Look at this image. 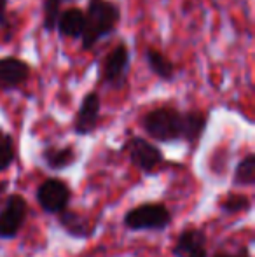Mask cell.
<instances>
[{
    "instance_id": "19",
    "label": "cell",
    "mask_w": 255,
    "mask_h": 257,
    "mask_svg": "<svg viewBox=\"0 0 255 257\" xmlns=\"http://www.w3.org/2000/svg\"><path fill=\"white\" fill-rule=\"evenodd\" d=\"M14 159V144L7 133L0 132V172L9 168Z\"/></svg>"
},
{
    "instance_id": "11",
    "label": "cell",
    "mask_w": 255,
    "mask_h": 257,
    "mask_svg": "<svg viewBox=\"0 0 255 257\" xmlns=\"http://www.w3.org/2000/svg\"><path fill=\"white\" fill-rule=\"evenodd\" d=\"M56 30L62 37L81 39L84 32V11H81L79 7H68L62 11L56 23Z\"/></svg>"
},
{
    "instance_id": "9",
    "label": "cell",
    "mask_w": 255,
    "mask_h": 257,
    "mask_svg": "<svg viewBox=\"0 0 255 257\" xmlns=\"http://www.w3.org/2000/svg\"><path fill=\"white\" fill-rule=\"evenodd\" d=\"M100 107L102 103H100V96L96 93H88L82 98L74 122V130L77 135H89L95 132L100 121Z\"/></svg>"
},
{
    "instance_id": "2",
    "label": "cell",
    "mask_w": 255,
    "mask_h": 257,
    "mask_svg": "<svg viewBox=\"0 0 255 257\" xmlns=\"http://www.w3.org/2000/svg\"><path fill=\"white\" fill-rule=\"evenodd\" d=\"M142 126L157 142H175L184 135V114L173 107H157L143 115Z\"/></svg>"
},
{
    "instance_id": "22",
    "label": "cell",
    "mask_w": 255,
    "mask_h": 257,
    "mask_svg": "<svg viewBox=\"0 0 255 257\" xmlns=\"http://www.w3.org/2000/svg\"><path fill=\"white\" fill-rule=\"evenodd\" d=\"M2 191H4V187H2V186H0V193H2Z\"/></svg>"
},
{
    "instance_id": "5",
    "label": "cell",
    "mask_w": 255,
    "mask_h": 257,
    "mask_svg": "<svg viewBox=\"0 0 255 257\" xmlns=\"http://www.w3.org/2000/svg\"><path fill=\"white\" fill-rule=\"evenodd\" d=\"M27 201L23 196H13L7 198L4 208L0 210V238H14L20 233L25 219H27Z\"/></svg>"
},
{
    "instance_id": "6",
    "label": "cell",
    "mask_w": 255,
    "mask_h": 257,
    "mask_svg": "<svg viewBox=\"0 0 255 257\" xmlns=\"http://www.w3.org/2000/svg\"><path fill=\"white\" fill-rule=\"evenodd\" d=\"M124 149H126L133 165L136 168L143 170V172H152L156 166H159L163 163V153L156 146H152L145 139H142V137L129 139Z\"/></svg>"
},
{
    "instance_id": "8",
    "label": "cell",
    "mask_w": 255,
    "mask_h": 257,
    "mask_svg": "<svg viewBox=\"0 0 255 257\" xmlns=\"http://www.w3.org/2000/svg\"><path fill=\"white\" fill-rule=\"evenodd\" d=\"M30 77V65L16 56L0 58V93L21 88Z\"/></svg>"
},
{
    "instance_id": "15",
    "label": "cell",
    "mask_w": 255,
    "mask_h": 257,
    "mask_svg": "<svg viewBox=\"0 0 255 257\" xmlns=\"http://www.w3.org/2000/svg\"><path fill=\"white\" fill-rule=\"evenodd\" d=\"M44 161L49 168L63 170L75 161V154L70 147H49L44 151Z\"/></svg>"
},
{
    "instance_id": "21",
    "label": "cell",
    "mask_w": 255,
    "mask_h": 257,
    "mask_svg": "<svg viewBox=\"0 0 255 257\" xmlns=\"http://www.w3.org/2000/svg\"><path fill=\"white\" fill-rule=\"evenodd\" d=\"M215 257H248V255H246V252H243V254H217Z\"/></svg>"
},
{
    "instance_id": "4",
    "label": "cell",
    "mask_w": 255,
    "mask_h": 257,
    "mask_svg": "<svg viewBox=\"0 0 255 257\" xmlns=\"http://www.w3.org/2000/svg\"><path fill=\"white\" fill-rule=\"evenodd\" d=\"M129 49L126 44H117L107 58L103 60L102 67V82L109 88L121 89L128 81L129 74Z\"/></svg>"
},
{
    "instance_id": "20",
    "label": "cell",
    "mask_w": 255,
    "mask_h": 257,
    "mask_svg": "<svg viewBox=\"0 0 255 257\" xmlns=\"http://www.w3.org/2000/svg\"><path fill=\"white\" fill-rule=\"evenodd\" d=\"M7 6H9V0H0V27L9 28V18H7Z\"/></svg>"
},
{
    "instance_id": "7",
    "label": "cell",
    "mask_w": 255,
    "mask_h": 257,
    "mask_svg": "<svg viewBox=\"0 0 255 257\" xmlns=\"http://www.w3.org/2000/svg\"><path fill=\"white\" fill-rule=\"evenodd\" d=\"M37 200L48 213H60L70 200V189L60 179H49L41 184L37 191Z\"/></svg>"
},
{
    "instance_id": "14",
    "label": "cell",
    "mask_w": 255,
    "mask_h": 257,
    "mask_svg": "<svg viewBox=\"0 0 255 257\" xmlns=\"http://www.w3.org/2000/svg\"><path fill=\"white\" fill-rule=\"evenodd\" d=\"M204 128H206V115L203 112L191 110L184 114V135L187 142H196L201 135H203Z\"/></svg>"
},
{
    "instance_id": "16",
    "label": "cell",
    "mask_w": 255,
    "mask_h": 257,
    "mask_svg": "<svg viewBox=\"0 0 255 257\" xmlns=\"http://www.w3.org/2000/svg\"><path fill=\"white\" fill-rule=\"evenodd\" d=\"M68 0H44L42 4V27L46 32H55L58 18L62 14V6Z\"/></svg>"
},
{
    "instance_id": "17",
    "label": "cell",
    "mask_w": 255,
    "mask_h": 257,
    "mask_svg": "<svg viewBox=\"0 0 255 257\" xmlns=\"http://www.w3.org/2000/svg\"><path fill=\"white\" fill-rule=\"evenodd\" d=\"M255 182V156L246 154L238 163L234 172V184L236 186H252Z\"/></svg>"
},
{
    "instance_id": "18",
    "label": "cell",
    "mask_w": 255,
    "mask_h": 257,
    "mask_svg": "<svg viewBox=\"0 0 255 257\" xmlns=\"http://www.w3.org/2000/svg\"><path fill=\"white\" fill-rule=\"evenodd\" d=\"M250 208V200L243 194H229L220 201V210L224 213H239Z\"/></svg>"
},
{
    "instance_id": "3",
    "label": "cell",
    "mask_w": 255,
    "mask_h": 257,
    "mask_svg": "<svg viewBox=\"0 0 255 257\" xmlns=\"http://www.w3.org/2000/svg\"><path fill=\"white\" fill-rule=\"evenodd\" d=\"M170 220L171 217L166 206L159 203H149L129 210L126 217H124V226L131 231L164 229L170 224Z\"/></svg>"
},
{
    "instance_id": "10",
    "label": "cell",
    "mask_w": 255,
    "mask_h": 257,
    "mask_svg": "<svg viewBox=\"0 0 255 257\" xmlns=\"http://www.w3.org/2000/svg\"><path fill=\"white\" fill-rule=\"evenodd\" d=\"M175 257H206V238L199 229H185L173 247Z\"/></svg>"
},
{
    "instance_id": "1",
    "label": "cell",
    "mask_w": 255,
    "mask_h": 257,
    "mask_svg": "<svg viewBox=\"0 0 255 257\" xmlns=\"http://www.w3.org/2000/svg\"><path fill=\"white\" fill-rule=\"evenodd\" d=\"M121 21L119 6L110 0H89L84 13V32H82V49L89 51L102 39L116 32Z\"/></svg>"
},
{
    "instance_id": "13",
    "label": "cell",
    "mask_w": 255,
    "mask_h": 257,
    "mask_svg": "<svg viewBox=\"0 0 255 257\" xmlns=\"http://www.w3.org/2000/svg\"><path fill=\"white\" fill-rule=\"evenodd\" d=\"M58 219H60V224L63 226V229L75 238H88L93 231L89 220L86 219L84 215H81L79 212L63 210V212H60Z\"/></svg>"
},
{
    "instance_id": "12",
    "label": "cell",
    "mask_w": 255,
    "mask_h": 257,
    "mask_svg": "<svg viewBox=\"0 0 255 257\" xmlns=\"http://www.w3.org/2000/svg\"><path fill=\"white\" fill-rule=\"evenodd\" d=\"M145 60L152 74H156L163 81H173L175 79V65L170 58L159 49L147 48L145 49Z\"/></svg>"
}]
</instances>
